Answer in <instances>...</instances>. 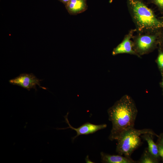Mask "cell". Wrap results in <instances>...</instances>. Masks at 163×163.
Returning a JSON list of instances; mask_svg holds the SVG:
<instances>
[{"instance_id":"cell-1","label":"cell","mask_w":163,"mask_h":163,"mask_svg":"<svg viewBox=\"0 0 163 163\" xmlns=\"http://www.w3.org/2000/svg\"><path fill=\"white\" fill-rule=\"evenodd\" d=\"M107 113L112 126L108 138L113 141L124 131L134 128L138 110L133 100L126 94L108 109Z\"/></svg>"},{"instance_id":"cell-2","label":"cell","mask_w":163,"mask_h":163,"mask_svg":"<svg viewBox=\"0 0 163 163\" xmlns=\"http://www.w3.org/2000/svg\"><path fill=\"white\" fill-rule=\"evenodd\" d=\"M126 3L137 34L155 33L163 29V17H157L144 0H127Z\"/></svg>"},{"instance_id":"cell-3","label":"cell","mask_w":163,"mask_h":163,"mask_svg":"<svg viewBox=\"0 0 163 163\" xmlns=\"http://www.w3.org/2000/svg\"><path fill=\"white\" fill-rule=\"evenodd\" d=\"M145 133L158 137L149 129H137L134 127L130 128L121 134L116 140V152L120 155L130 157L133 153L141 143L140 136Z\"/></svg>"},{"instance_id":"cell-4","label":"cell","mask_w":163,"mask_h":163,"mask_svg":"<svg viewBox=\"0 0 163 163\" xmlns=\"http://www.w3.org/2000/svg\"><path fill=\"white\" fill-rule=\"evenodd\" d=\"M160 32L152 34H137L133 36L132 39L133 49L138 57L150 53L158 48Z\"/></svg>"},{"instance_id":"cell-5","label":"cell","mask_w":163,"mask_h":163,"mask_svg":"<svg viewBox=\"0 0 163 163\" xmlns=\"http://www.w3.org/2000/svg\"><path fill=\"white\" fill-rule=\"evenodd\" d=\"M42 81L37 78L32 73H22L18 76L10 79L9 82L11 84L17 85L30 91L31 88L36 89L38 85L40 87L45 89L40 86V82Z\"/></svg>"},{"instance_id":"cell-6","label":"cell","mask_w":163,"mask_h":163,"mask_svg":"<svg viewBox=\"0 0 163 163\" xmlns=\"http://www.w3.org/2000/svg\"><path fill=\"white\" fill-rule=\"evenodd\" d=\"M135 32L136 30L135 29H132L129 31L125 36L122 41L113 49L112 53L113 55L125 53L134 55L138 57V55L133 50L132 40Z\"/></svg>"},{"instance_id":"cell-7","label":"cell","mask_w":163,"mask_h":163,"mask_svg":"<svg viewBox=\"0 0 163 163\" xmlns=\"http://www.w3.org/2000/svg\"><path fill=\"white\" fill-rule=\"evenodd\" d=\"M68 114L69 113L68 112L67 114L64 116V117L65 118V121L68 125L69 126L66 128H56V129H63L70 128L75 131L77 134L73 138V140H74L80 135L93 133L100 130L105 128L107 127V125L106 124L95 125L89 122H87L78 128H74L69 123L68 118Z\"/></svg>"},{"instance_id":"cell-8","label":"cell","mask_w":163,"mask_h":163,"mask_svg":"<svg viewBox=\"0 0 163 163\" xmlns=\"http://www.w3.org/2000/svg\"><path fill=\"white\" fill-rule=\"evenodd\" d=\"M65 6L71 15H76L82 13L88 8L86 0H70Z\"/></svg>"},{"instance_id":"cell-9","label":"cell","mask_w":163,"mask_h":163,"mask_svg":"<svg viewBox=\"0 0 163 163\" xmlns=\"http://www.w3.org/2000/svg\"><path fill=\"white\" fill-rule=\"evenodd\" d=\"M102 162L105 163H135L137 161L130 157L119 155H111L104 152L100 153Z\"/></svg>"},{"instance_id":"cell-10","label":"cell","mask_w":163,"mask_h":163,"mask_svg":"<svg viewBox=\"0 0 163 163\" xmlns=\"http://www.w3.org/2000/svg\"><path fill=\"white\" fill-rule=\"evenodd\" d=\"M152 136L150 134L145 133L141 135L140 136L147 142L148 145V148L147 149L149 152L157 159L159 156L158 147L157 144L155 143L153 141Z\"/></svg>"},{"instance_id":"cell-11","label":"cell","mask_w":163,"mask_h":163,"mask_svg":"<svg viewBox=\"0 0 163 163\" xmlns=\"http://www.w3.org/2000/svg\"><path fill=\"white\" fill-rule=\"evenodd\" d=\"M157 162V159L152 155L145 149L140 159L137 161L138 163H155Z\"/></svg>"},{"instance_id":"cell-12","label":"cell","mask_w":163,"mask_h":163,"mask_svg":"<svg viewBox=\"0 0 163 163\" xmlns=\"http://www.w3.org/2000/svg\"><path fill=\"white\" fill-rule=\"evenodd\" d=\"M162 77L163 76V51L158 49V54L155 60Z\"/></svg>"},{"instance_id":"cell-13","label":"cell","mask_w":163,"mask_h":163,"mask_svg":"<svg viewBox=\"0 0 163 163\" xmlns=\"http://www.w3.org/2000/svg\"><path fill=\"white\" fill-rule=\"evenodd\" d=\"M147 3L155 5L160 12L163 15V0H147Z\"/></svg>"},{"instance_id":"cell-14","label":"cell","mask_w":163,"mask_h":163,"mask_svg":"<svg viewBox=\"0 0 163 163\" xmlns=\"http://www.w3.org/2000/svg\"><path fill=\"white\" fill-rule=\"evenodd\" d=\"M158 48L163 51V29L160 31L159 35Z\"/></svg>"},{"instance_id":"cell-15","label":"cell","mask_w":163,"mask_h":163,"mask_svg":"<svg viewBox=\"0 0 163 163\" xmlns=\"http://www.w3.org/2000/svg\"><path fill=\"white\" fill-rule=\"evenodd\" d=\"M158 147V154L163 159V145L160 144H157Z\"/></svg>"},{"instance_id":"cell-16","label":"cell","mask_w":163,"mask_h":163,"mask_svg":"<svg viewBox=\"0 0 163 163\" xmlns=\"http://www.w3.org/2000/svg\"><path fill=\"white\" fill-rule=\"evenodd\" d=\"M158 139L157 144H160L163 145V133L158 136Z\"/></svg>"},{"instance_id":"cell-17","label":"cell","mask_w":163,"mask_h":163,"mask_svg":"<svg viewBox=\"0 0 163 163\" xmlns=\"http://www.w3.org/2000/svg\"><path fill=\"white\" fill-rule=\"evenodd\" d=\"M60 2H62L65 5L67 4L70 0H59Z\"/></svg>"},{"instance_id":"cell-18","label":"cell","mask_w":163,"mask_h":163,"mask_svg":"<svg viewBox=\"0 0 163 163\" xmlns=\"http://www.w3.org/2000/svg\"><path fill=\"white\" fill-rule=\"evenodd\" d=\"M85 161L87 163H93L89 159L88 155H87L86 157Z\"/></svg>"},{"instance_id":"cell-19","label":"cell","mask_w":163,"mask_h":163,"mask_svg":"<svg viewBox=\"0 0 163 163\" xmlns=\"http://www.w3.org/2000/svg\"><path fill=\"white\" fill-rule=\"evenodd\" d=\"M160 86L162 89V91L163 92V76L162 77V79L161 82L160 83Z\"/></svg>"},{"instance_id":"cell-20","label":"cell","mask_w":163,"mask_h":163,"mask_svg":"<svg viewBox=\"0 0 163 163\" xmlns=\"http://www.w3.org/2000/svg\"><path fill=\"white\" fill-rule=\"evenodd\" d=\"M113 0H110L109 1V2L110 3H111L113 2Z\"/></svg>"}]
</instances>
